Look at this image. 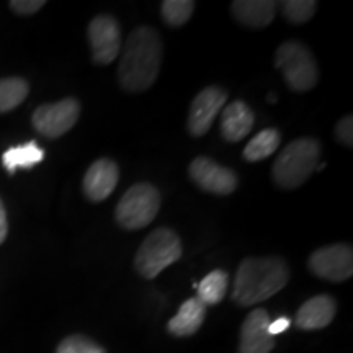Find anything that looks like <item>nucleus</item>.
<instances>
[{"instance_id": "nucleus-1", "label": "nucleus", "mask_w": 353, "mask_h": 353, "mask_svg": "<svg viewBox=\"0 0 353 353\" xmlns=\"http://www.w3.org/2000/svg\"><path fill=\"white\" fill-rule=\"evenodd\" d=\"M162 41L156 30L139 26L126 39L118 79L126 92H144L151 88L161 72Z\"/></svg>"}, {"instance_id": "nucleus-2", "label": "nucleus", "mask_w": 353, "mask_h": 353, "mask_svg": "<svg viewBox=\"0 0 353 353\" xmlns=\"http://www.w3.org/2000/svg\"><path fill=\"white\" fill-rule=\"evenodd\" d=\"M288 280L290 270L283 259L247 257L234 278L232 299L239 306H255L283 290Z\"/></svg>"}, {"instance_id": "nucleus-3", "label": "nucleus", "mask_w": 353, "mask_h": 353, "mask_svg": "<svg viewBox=\"0 0 353 353\" xmlns=\"http://www.w3.org/2000/svg\"><path fill=\"white\" fill-rule=\"evenodd\" d=\"M321 144L312 138L290 143L273 164V180L280 188H298L319 165Z\"/></svg>"}, {"instance_id": "nucleus-4", "label": "nucleus", "mask_w": 353, "mask_h": 353, "mask_svg": "<svg viewBox=\"0 0 353 353\" xmlns=\"http://www.w3.org/2000/svg\"><path fill=\"white\" fill-rule=\"evenodd\" d=\"M180 257H182L180 237L169 228H159L149 234L141 244L134 257V265L141 276L152 280Z\"/></svg>"}, {"instance_id": "nucleus-5", "label": "nucleus", "mask_w": 353, "mask_h": 353, "mask_svg": "<svg viewBox=\"0 0 353 353\" xmlns=\"http://www.w3.org/2000/svg\"><path fill=\"white\" fill-rule=\"evenodd\" d=\"M275 64L283 72L288 87L294 92L311 90L319 79L314 56L299 41L280 44L275 54Z\"/></svg>"}, {"instance_id": "nucleus-6", "label": "nucleus", "mask_w": 353, "mask_h": 353, "mask_svg": "<svg viewBox=\"0 0 353 353\" xmlns=\"http://www.w3.org/2000/svg\"><path fill=\"white\" fill-rule=\"evenodd\" d=\"M161 208V193L151 183L132 185L118 203L117 221L121 228L136 231L143 229L156 219Z\"/></svg>"}, {"instance_id": "nucleus-7", "label": "nucleus", "mask_w": 353, "mask_h": 353, "mask_svg": "<svg viewBox=\"0 0 353 353\" xmlns=\"http://www.w3.org/2000/svg\"><path fill=\"white\" fill-rule=\"evenodd\" d=\"M81 117V103L76 99H64L57 103L41 105L33 113V126L46 138H61L72 130Z\"/></svg>"}, {"instance_id": "nucleus-8", "label": "nucleus", "mask_w": 353, "mask_h": 353, "mask_svg": "<svg viewBox=\"0 0 353 353\" xmlns=\"http://www.w3.org/2000/svg\"><path fill=\"white\" fill-rule=\"evenodd\" d=\"M309 270L322 280L345 281L353 273V252L347 244H334L317 249L309 257Z\"/></svg>"}, {"instance_id": "nucleus-9", "label": "nucleus", "mask_w": 353, "mask_h": 353, "mask_svg": "<svg viewBox=\"0 0 353 353\" xmlns=\"http://www.w3.org/2000/svg\"><path fill=\"white\" fill-rule=\"evenodd\" d=\"M88 41L97 64H112L121 51V32L110 15H99L88 25Z\"/></svg>"}, {"instance_id": "nucleus-10", "label": "nucleus", "mask_w": 353, "mask_h": 353, "mask_svg": "<svg viewBox=\"0 0 353 353\" xmlns=\"http://www.w3.org/2000/svg\"><path fill=\"white\" fill-rule=\"evenodd\" d=\"M228 100V94L224 88L218 85H210L203 88L193 100L188 112V132L195 138L206 134L213 126L216 114L224 108Z\"/></svg>"}, {"instance_id": "nucleus-11", "label": "nucleus", "mask_w": 353, "mask_h": 353, "mask_svg": "<svg viewBox=\"0 0 353 353\" xmlns=\"http://www.w3.org/2000/svg\"><path fill=\"white\" fill-rule=\"evenodd\" d=\"M188 174L198 187L214 195H231L237 188V175L210 157H196L190 164Z\"/></svg>"}, {"instance_id": "nucleus-12", "label": "nucleus", "mask_w": 353, "mask_h": 353, "mask_svg": "<svg viewBox=\"0 0 353 353\" xmlns=\"http://www.w3.org/2000/svg\"><path fill=\"white\" fill-rule=\"evenodd\" d=\"M270 316L265 309H254L241 327L239 353H270L275 339L268 334Z\"/></svg>"}, {"instance_id": "nucleus-13", "label": "nucleus", "mask_w": 353, "mask_h": 353, "mask_svg": "<svg viewBox=\"0 0 353 353\" xmlns=\"http://www.w3.org/2000/svg\"><path fill=\"white\" fill-rule=\"evenodd\" d=\"M120 170L118 165L110 159H99L88 167L85 176H83V193L90 201H103L112 195L117 188Z\"/></svg>"}, {"instance_id": "nucleus-14", "label": "nucleus", "mask_w": 353, "mask_h": 353, "mask_svg": "<svg viewBox=\"0 0 353 353\" xmlns=\"http://www.w3.org/2000/svg\"><path fill=\"white\" fill-rule=\"evenodd\" d=\"M335 312H337V306L334 299L327 294H317L299 307L296 325L304 330L324 329L334 321Z\"/></svg>"}, {"instance_id": "nucleus-15", "label": "nucleus", "mask_w": 353, "mask_h": 353, "mask_svg": "<svg viewBox=\"0 0 353 353\" xmlns=\"http://www.w3.org/2000/svg\"><path fill=\"white\" fill-rule=\"evenodd\" d=\"M254 121V113L247 107V103L241 100L232 101L223 110V117H221L223 138L229 143H239L252 131Z\"/></svg>"}, {"instance_id": "nucleus-16", "label": "nucleus", "mask_w": 353, "mask_h": 353, "mask_svg": "<svg viewBox=\"0 0 353 353\" xmlns=\"http://www.w3.org/2000/svg\"><path fill=\"white\" fill-rule=\"evenodd\" d=\"M276 3L272 0H236L231 12L239 23L252 28H263L273 21Z\"/></svg>"}, {"instance_id": "nucleus-17", "label": "nucleus", "mask_w": 353, "mask_h": 353, "mask_svg": "<svg viewBox=\"0 0 353 353\" xmlns=\"http://www.w3.org/2000/svg\"><path fill=\"white\" fill-rule=\"evenodd\" d=\"M206 316V306L198 298H190L182 304L176 316L169 321V332L175 337H190L201 327Z\"/></svg>"}, {"instance_id": "nucleus-18", "label": "nucleus", "mask_w": 353, "mask_h": 353, "mask_svg": "<svg viewBox=\"0 0 353 353\" xmlns=\"http://www.w3.org/2000/svg\"><path fill=\"white\" fill-rule=\"evenodd\" d=\"M44 159V152L34 141L30 143L17 145V148H10L8 151L3 152L2 162L3 167L13 174L17 169H32L37 164H39Z\"/></svg>"}, {"instance_id": "nucleus-19", "label": "nucleus", "mask_w": 353, "mask_h": 353, "mask_svg": "<svg viewBox=\"0 0 353 353\" xmlns=\"http://www.w3.org/2000/svg\"><path fill=\"white\" fill-rule=\"evenodd\" d=\"M281 136L275 128H267L260 131L255 138L249 141L244 149V159L247 162H259L272 156L280 145Z\"/></svg>"}, {"instance_id": "nucleus-20", "label": "nucleus", "mask_w": 353, "mask_h": 353, "mask_svg": "<svg viewBox=\"0 0 353 353\" xmlns=\"http://www.w3.org/2000/svg\"><path fill=\"white\" fill-rule=\"evenodd\" d=\"M228 281L229 276L226 272L223 270H214L206 275L201 280V283L198 285V299L210 306V304H218L221 299L226 296L228 291Z\"/></svg>"}, {"instance_id": "nucleus-21", "label": "nucleus", "mask_w": 353, "mask_h": 353, "mask_svg": "<svg viewBox=\"0 0 353 353\" xmlns=\"http://www.w3.org/2000/svg\"><path fill=\"white\" fill-rule=\"evenodd\" d=\"M28 82L20 77L0 79V113L17 108L28 95Z\"/></svg>"}, {"instance_id": "nucleus-22", "label": "nucleus", "mask_w": 353, "mask_h": 353, "mask_svg": "<svg viewBox=\"0 0 353 353\" xmlns=\"http://www.w3.org/2000/svg\"><path fill=\"white\" fill-rule=\"evenodd\" d=\"M195 10L192 0H165L162 2V17L170 26H182L187 23Z\"/></svg>"}, {"instance_id": "nucleus-23", "label": "nucleus", "mask_w": 353, "mask_h": 353, "mask_svg": "<svg viewBox=\"0 0 353 353\" xmlns=\"http://www.w3.org/2000/svg\"><path fill=\"white\" fill-rule=\"evenodd\" d=\"M316 7L317 3L314 0H286L281 3L285 19L294 25L306 23L311 20L316 13Z\"/></svg>"}, {"instance_id": "nucleus-24", "label": "nucleus", "mask_w": 353, "mask_h": 353, "mask_svg": "<svg viewBox=\"0 0 353 353\" xmlns=\"http://www.w3.org/2000/svg\"><path fill=\"white\" fill-rule=\"evenodd\" d=\"M56 353H107L103 347L85 337V335H69L57 345Z\"/></svg>"}, {"instance_id": "nucleus-25", "label": "nucleus", "mask_w": 353, "mask_h": 353, "mask_svg": "<svg viewBox=\"0 0 353 353\" xmlns=\"http://www.w3.org/2000/svg\"><path fill=\"white\" fill-rule=\"evenodd\" d=\"M335 136H337V139L341 141L342 144L352 148L353 145V120H352L350 114L345 118H342V120L339 121V125L335 126Z\"/></svg>"}, {"instance_id": "nucleus-26", "label": "nucleus", "mask_w": 353, "mask_h": 353, "mask_svg": "<svg viewBox=\"0 0 353 353\" xmlns=\"http://www.w3.org/2000/svg\"><path fill=\"white\" fill-rule=\"evenodd\" d=\"M10 7L13 12L20 13V15H32L44 7V0H12Z\"/></svg>"}, {"instance_id": "nucleus-27", "label": "nucleus", "mask_w": 353, "mask_h": 353, "mask_svg": "<svg viewBox=\"0 0 353 353\" xmlns=\"http://www.w3.org/2000/svg\"><path fill=\"white\" fill-rule=\"evenodd\" d=\"M290 324H291V321L288 319V317H278L276 321H270V325H268V334L273 337V335L285 332V330L290 327Z\"/></svg>"}, {"instance_id": "nucleus-28", "label": "nucleus", "mask_w": 353, "mask_h": 353, "mask_svg": "<svg viewBox=\"0 0 353 353\" xmlns=\"http://www.w3.org/2000/svg\"><path fill=\"white\" fill-rule=\"evenodd\" d=\"M7 234H8L7 213H6V208H3L2 200H0V244L7 239Z\"/></svg>"}]
</instances>
